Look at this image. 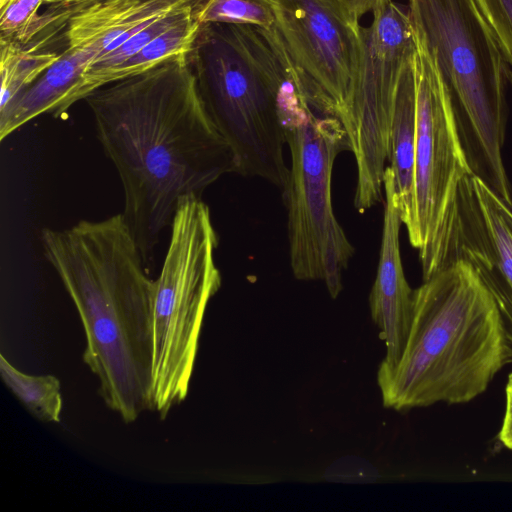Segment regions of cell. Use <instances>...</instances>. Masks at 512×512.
<instances>
[{
    "label": "cell",
    "instance_id": "1",
    "mask_svg": "<svg viewBox=\"0 0 512 512\" xmlns=\"http://www.w3.org/2000/svg\"><path fill=\"white\" fill-rule=\"evenodd\" d=\"M124 191L123 215L145 263L183 198L236 172L234 152L199 95L187 55L84 99Z\"/></svg>",
    "mask_w": 512,
    "mask_h": 512
},
{
    "label": "cell",
    "instance_id": "2",
    "mask_svg": "<svg viewBox=\"0 0 512 512\" xmlns=\"http://www.w3.org/2000/svg\"><path fill=\"white\" fill-rule=\"evenodd\" d=\"M43 253L83 325V361L105 404L125 423L149 409L153 279L122 213L44 229Z\"/></svg>",
    "mask_w": 512,
    "mask_h": 512
},
{
    "label": "cell",
    "instance_id": "3",
    "mask_svg": "<svg viewBox=\"0 0 512 512\" xmlns=\"http://www.w3.org/2000/svg\"><path fill=\"white\" fill-rule=\"evenodd\" d=\"M507 363L496 303L476 270L458 259L414 290L413 317L397 365L377 371L383 406L396 411L466 403Z\"/></svg>",
    "mask_w": 512,
    "mask_h": 512
},
{
    "label": "cell",
    "instance_id": "4",
    "mask_svg": "<svg viewBox=\"0 0 512 512\" xmlns=\"http://www.w3.org/2000/svg\"><path fill=\"white\" fill-rule=\"evenodd\" d=\"M187 60L207 113L234 152L237 173L283 189L289 168L282 111L301 91L273 28L201 25Z\"/></svg>",
    "mask_w": 512,
    "mask_h": 512
},
{
    "label": "cell",
    "instance_id": "5",
    "mask_svg": "<svg viewBox=\"0 0 512 512\" xmlns=\"http://www.w3.org/2000/svg\"><path fill=\"white\" fill-rule=\"evenodd\" d=\"M218 236L201 197L183 198L153 281L149 410L162 417L187 396L207 305L221 286Z\"/></svg>",
    "mask_w": 512,
    "mask_h": 512
},
{
    "label": "cell",
    "instance_id": "6",
    "mask_svg": "<svg viewBox=\"0 0 512 512\" xmlns=\"http://www.w3.org/2000/svg\"><path fill=\"white\" fill-rule=\"evenodd\" d=\"M414 34L434 53L470 128L491 188L512 205L502 148L507 67L476 0H408Z\"/></svg>",
    "mask_w": 512,
    "mask_h": 512
},
{
    "label": "cell",
    "instance_id": "7",
    "mask_svg": "<svg viewBox=\"0 0 512 512\" xmlns=\"http://www.w3.org/2000/svg\"><path fill=\"white\" fill-rule=\"evenodd\" d=\"M282 120L291 155L283 188L291 269L299 280L324 282L336 298L354 254L331 195L334 162L350 151L348 137L338 118L313 109L301 94L284 106Z\"/></svg>",
    "mask_w": 512,
    "mask_h": 512
},
{
    "label": "cell",
    "instance_id": "8",
    "mask_svg": "<svg viewBox=\"0 0 512 512\" xmlns=\"http://www.w3.org/2000/svg\"><path fill=\"white\" fill-rule=\"evenodd\" d=\"M414 38V220L407 234L410 244L419 251L426 280L452 262L461 192L475 172L461 139L450 88L437 59L415 34Z\"/></svg>",
    "mask_w": 512,
    "mask_h": 512
},
{
    "label": "cell",
    "instance_id": "9",
    "mask_svg": "<svg viewBox=\"0 0 512 512\" xmlns=\"http://www.w3.org/2000/svg\"><path fill=\"white\" fill-rule=\"evenodd\" d=\"M362 27V58L343 125L357 167L354 206L364 213L383 198L391 115L398 80L416 42L408 10L392 0Z\"/></svg>",
    "mask_w": 512,
    "mask_h": 512
},
{
    "label": "cell",
    "instance_id": "10",
    "mask_svg": "<svg viewBox=\"0 0 512 512\" xmlns=\"http://www.w3.org/2000/svg\"><path fill=\"white\" fill-rule=\"evenodd\" d=\"M275 31L315 110L345 117L362 58V26L342 0H271Z\"/></svg>",
    "mask_w": 512,
    "mask_h": 512
},
{
    "label": "cell",
    "instance_id": "11",
    "mask_svg": "<svg viewBox=\"0 0 512 512\" xmlns=\"http://www.w3.org/2000/svg\"><path fill=\"white\" fill-rule=\"evenodd\" d=\"M458 259L472 265L491 293L512 363V205L476 173L461 192L452 260Z\"/></svg>",
    "mask_w": 512,
    "mask_h": 512
},
{
    "label": "cell",
    "instance_id": "12",
    "mask_svg": "<svg viewBox=\"0 0 512 512\" xmlns=\"http://www.w3.org/2000/svg\"><path fill=\"white\" fill-rule=\"evenodd\" d=\"M385 208L376 278L369 296L373 322L386 346L378 371L393 369L406 346L413 317L414 290L409 286L400 255L402 223L395 200L394 175L386 167L383 175Z\"/></svg>",
    "mask_w": 512,
    "mask_h": 512
},
{
    "label": "cell",
    "instance_id": "13",
    "mask_svg": "<svg viewBox=\"0 0 512 512\" xmlns=\"http://www.w3.org/2000/svg\"><path fill=\"white\" fill-rule=\"evenodd\" d=\"M202 0H100L75 12L66 23L67 46L85 48L95 61L149 22Z\"/></svg>",
    "mask_w": 512,
    "mask_h": 512
},
{
    "label": "cell",
    "instance_id": "14",
    "mask_svg": "<svg viewBox=\"0 0 512 512\" xmlns=\"http://www.w3.org/2000/svg\"><path fill=\"white\" fill-rule=\"evenodd\" d=\"M95 52L68 47L37 80L0 108V139L44 113L60 116L78 101L83 75Z\"/></svg>",
    "mask_w": 512,
    "mask_h": 512
},
{
    "label": "cell",
    "instance_id": "15",
    "mask_svg": "<svg viewBox=\"0 0 512 512\" xmlns=\"http://www.w3.org/2000/svg\"><path fill=\"white\" fill-rule=\"evenodd\" d=\"M415 54L403 66L394 97L388 160L394 175L395 200L402 223L410 230L414 220L416 146Z\"/></svg>",
    "mask_w": 512,
    "mask_h": 512
},
{
    "label": "cell",
    "instance_id": "16",
    "mask_svg": "<svg viewBox=\"0 0 512 512\" xmlns=\"http://www.w3.org/2000/svg\"><path fill=\"white\" fill-rule=\"evenodd\" d=\"M195 9L118 66L83 75L78 101L109 83L140 74L167 60L188 55L201 27L195 18Z\"/></svg>",
    "mask_w": 512,
    "mask_h": 512
},
{
    "label": "cell",
    "instance_id": "17",
    "mask_svg": "<svg viewBox=\"0 0 512 512\" xmlns=\"http://www.w3.org/2000/svg\"><path fill=\"white\" fill-rule=\"evenodd\" d=\"M0 373L6 386L35 417L44 422L60 421L63 400L57 377L23 373L3 355L0 356Z\"/></svg>",
    "mask_w": 512,
    "mask_h": 512
},
{
    "label": "cell",
    "instance_id": "18",
    "mask_svg": "<svg viewBox=\"0 0 512 512\" xmlns=\"http://www.w3.org/2000/svg\"><path fill=\"white\" fill-rule=\"evenodd\" d=\"M0 48V108L37 80L60 55L15 41H0Z\"/></svg>",
    "mask_w": 512,
    "mask_h": 512
},
{
    "label": "cell",
    "instance_id": "19",
    "mask_svg": "<svg viewBox=\"0 0 512 512\" xmlns=\"http://www.w3.org/2000/svg\"><path fill=\"white\" fill-rule=\"evenodd\" d=\"M200 25H249L270 30L275 23L271 0H202L195 9Z\"/></svg>",
    "mask_w": 512,
    "mask_h": 512
},
{
    "label": "cell",
    "instance_id": "20",
    "mask_svg": "<svg viewBox=\"0 0 512 512\" xmlns=\"http://www.w3.org/2000/svg\"><path fill=\"white\" fill-rule=\"evenodd\" d=\"M197 7L198 5L186 6L149 22L118 47L94 61L85 74L98 73L118 66Z\"/></svg>",
    "mask_w": 512,
    "mask_h": 512
},
{
    "label": "cell",
    "instance_id": "21",
    "mask_svg": "<svg viewBox=\"0 0 512 512\" xmlns=\"http://www.w3.org/2000/svg\"><path fill=\"white\" fill-rule=\"evenodd\" d=\"M44 0H0V41L29 44L39 34Z\"/></svg>",
    "mask_w": 512,
    "mask_h": 512
},
{
    "label": "cell",
    "instance_id": "22",
    "mask_svg": "<svg viewBox=\"0 0 512 512\" xmlns=\"http://www.w3.org/2000/svg\"><path fill=\"white\" fill-rule=\"evenodd\" d=\"M476 2L496 36L506 63L508 82L512 84V0Z\"/></svg>",
    "mask_w": 512,
    "mask_h": 512
},
{
    "label": "cell",
    "instance_id": "23",
    "mask_svg": "<svg viewBox=\"0 0 512 512\" xmlns=\"http://www.w3.org/2000/svg\"><path fill=\"white\" fill-rule=\"evenodd\" d=\"M100 0H44L50 8L42 13L47 28L56 29L60 24L66 25L67 20L75 12Z\"/></svg>",
    "mask_w": 512,
    "mask_h": 512
},
{
    "label": "cell",
    "instance_id": "24",
    "mask_svg": "<svg viewBox=\"0 0 512 512\" xmlns=\"http://www.w3.org/2000/svg\"><path fill=\"white\" fill-rule=\"evenodd\" d=\"M505 392V414L498 438L507 449L512 450V373L509 374Z\"/></svg>",
    "mask_w": 512,
    "mask_h": 512
},
{
    "label": "cell",
    "instance_id": "25",
    "mask_svg": "<svg viewBox=\"0 0 512 512\" xmlns=\"http://www.w3.org/2000/svg\"><path fill=\"white\" fill-rule=\"evenodd\" d=\"M350 11L359 19L367 13H373L376 9L391 0H342Z\"/></svg>",
    "mask_w": 512,
    "mask_h": 512
}]
</instances>
